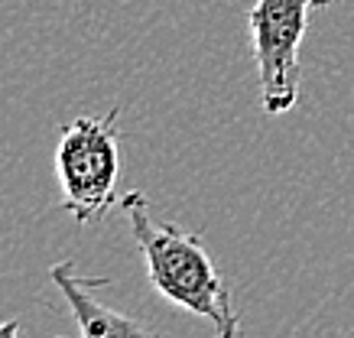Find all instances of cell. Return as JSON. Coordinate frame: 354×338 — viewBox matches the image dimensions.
<instances>
[{
  "label": "cell",
  "mask_w": 354,
  "mask_h": 338,
  "mask_svg": "<svg viewBox=\"0 0 354 338\" xmlns=\"http://www.w3.org/2000/svg\"><path fill=\"white\" fill-rule=\"evenodd\" d=\"M120 208L130 221L137 247L147 257V270L160 296L183 306L185 312L215 322V328L221 326L231 312V296L202 241L156 218L143 192H127Z\"/></svg>",
  "instance_id": "6da1fadb"
},
{
  "label": "cell",
  "mask_w": 354,
  "mask_h": 338,
  "mask_svg": "<svg viewBox=\"0 0 354 338\" xmlns=\"http://www.w3.org/2000/svg\"><path fill=\"white\" fill-rule=\"evenodd\" d=\"M120 111L85 114L65 124L55 147V173L62 186V202L78 225H91L111 215L118 205L120 150H118Z\"/></svg>",
  "instance_id": "7a4b0ae2"
},
{
  "label": "cell",
  "mask_w": 354,
  "mask_h": 338,
  "mask_svg": "<svg viewBox=\"0 0 354 338\" xmlns=\"http://www.w3.org/2000/svg\"><path fill=\"white\" fill-rule=\"evenodd\" d=\"M332 0H254L247 26L260 72V104L267 114H286L299 98V43L315 7Z\"/></svg>",
  "instance_id": "3957f363"
},
{
  "label": "cell",
  "mask_w": 354,
  "mask_h": 338,
  "mask_svg": "<svg viewBox=\"0 0 354 338\" xmlns=\"http://www.w3.org/2000/svg\"><path fill=\"white\" fill-rule=\"evenodd\" d=\"M49 280L65 296L82 338H160L156 332L133 322L130 316L97 303L95 290L97 286H108L111 283L108 276H82L72 261H59L55 267H49Z\"/></svg>",
  "instance_id": "277c9868"
},
{
  "label": "cell",
  "mask_w": 354,
  "mask_h": 338,
  "mask_svg": "<svg viewBox=\"0 0 354 338\" xmlns=\"http://www.w3.org/2000/svg\"><path fill=\"white\" fill-rule=\"evenodd\" d=\"M218 338H241V316H237L234 309L225 316V322L218 326Z\"/></svg>",
  "instance_id": "5b68a950"
},
{
  "label": "cell",
  "mask_w": 354,
  "mask_h": 338,
  "mask_svg": "<svg viewBox=\"0 0 354 338\" xmlns=\"http://www.w3.org/2000/svg\"><path fill=\"white\" fill-rule=\"evenodd\" d=\"M17 335H20L17 322H0V338H17Z\"/></svg>",
  "instance_id": "8992f818"
}]
</instances>
